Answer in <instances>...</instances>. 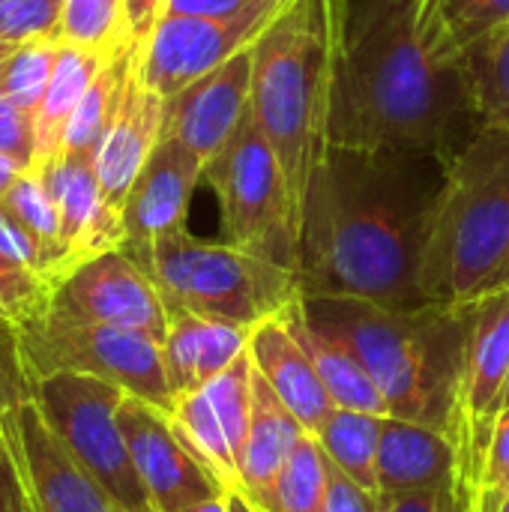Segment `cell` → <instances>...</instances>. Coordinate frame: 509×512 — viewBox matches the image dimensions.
<instances>
[{
    "label": "cell",
    "mask_w": 509,
    "mask_h": 512,
    "mask_svg": "<svg viewBox=\"0 0 509 512\" xmlns=\"http://www.w3.org/2000/svg\"><path fill=\"white\" fill-rule=\"evenodd\" d=\"M396 150L330 147L303 207L300 291L420 306L429 219L444 168Z\"/></svg>",
    "instance_id": "6da1fadb"
},
{
    "label": "cell",
    "mask_w": 509,
    "mask_h": 512,
    "mask_svg": "<svg viewBox=\"0 0 509 512\" xmlns=\"http://www.w3.org/2000/svg\"><path fill=\"white\" fill-rule=\"evenodd\" d=\"M480 126L462 63L420 42L414 0L348 3L333 147L414 153L447 168Z\"/></svg>",
    "instance_id": "7a4b0ae2"
},
{
    "label": "cell",
    "mask_w": 509,
    "mask_h": 512,
    "mask_svg": "<svg viewBox=\"0 0 509 512\" xmlns=\"http://www.w3.org/2000/svg\"><path fill=\"white\" fill-rule=\"evenodd\" d=\"M306 321L339 339L372 375L390 417L453 435L477 303L381 306L360 297H300Z\"/></svg>",
    "instance_id": "3957f363"
},
{
    "label": "cell",
    "mask_w": 509,
    "mask_h": 512,
    "mask_svg": "<svg viewBox=\"0 0 509 512\" xmlns=\"http://www.w3.org/2000/svg\"><path fill=\"white\" fill-rule=\"evenodd\" d=\"M348 3L291 0L252 48V117L282 162L300 216L333 147L330 126Z\"/></svg>",
    "instance_id": "277c9868"
},
{
    "label": "cell",
    "mask_w": 509,
    "mask_h": 512,
    "mask_svg": "<svg viewBox=\"0 0 509 512\" xmlns=\"http://www.w3.org/2000/svg\"><path fill=\"white\" fill-rule=\"evenodd\" d=\"M509 255V132L480 126L444 168L423 258L429 303H471Z\"/></svg>",
    "instance_id": "5b68a950"
},
{
    "label": "cell",
    "mask_w": 509,
    "mask_h": 512,
    "mask_svg": "<svg viewBox=\"0 0 509 512\" xmlns=\"http://www.w3.org/2000/svg\"><path fill=\"white\" fill-rule=\"evenodd\" d=\"M135 261L156 282L168 315L192 312L252 330L303 297L294 270L231 243L201 240L189 228L153 243Z\"/></svg>",
    "instance_id": "8992f818"
},
{
    "label": "cell",
    "mask_w": 509,
    "mask_h": 512,
    "mask_svg": "<svg viewBox=\"0 0 509 512\" xmlns=\"http://www.w3.org/2000/svg\"><path fill=\"white\" fill-rule=\"evenodd\" d=\"M204 180L219 198L225 243L297 273L303 216L252 108L234 138L204 168Z\"/></svg>",
    "instance_id": "52a82bcc"
},
{
    "label": "cell",
    "mask_w": 509,
    "mask_h": 512,
    "mask_svg": "<svg viewBox=\"0 0 509 512\" xmlns=\"http://www.w3.org/2000/svg\"><path fill=\"white\" fill-rule=\"evenodd\" d=\"M15 348L30 387L51 375H87L117 384L168 417L177 405L162 363V342L153 336L45 312L15 327Z\"/></svg>",
    "instance_id": "ba28073f"
},
{
    "label": "cell",
    "mask_w": 509,
    "mask_h": 512,
    "mask_svg": "<svg viewBox=\"0 0 509 512\" xmlns=\"http://www.w3.org/2000/svg\"><path fill=\"white\" fill-rule=\"evenodd\" d=\"M126 396L117 384L87 375H51L33 384L42 420L108 498L123 512H156L117 423Z\"/></svg>",
    "instance_id": "9c48e42d"
},
{
    "label": "cell",
    "mask_w": 509,
    "mask_h": 512,
    "mask_svg": "<svg viewBox=\"0 0 509 512\" xmlns=\"http://www.w3.org/2000/svg\"><path fill=\"white\" fill-rule=\"evenodd\" d=\"M288 3L291 0H255L231 15L165 12L144 48L135 51L138 78L168 102L198 78L255 48Z\"/></svg>",
    "instance_id": "30bf717a"
},
{
    "label": "cell",
    "mask_w": 509,
    "mask_h": 512,
    "mask_svg": "<svg viewBox=\"0 0 509 512\" xmlns=\"http://www.w3.org/2000/svg\"><path fill=\"white\" fill-rule=\"evenodd\" d=\"M474 303V327L468 339L456 426L450 441L459 456L462 486L477 504L492 429L501 414V399L509 378V288L483 294Z\"/></svg>",
    "instance_id": "8fae6325"
},
{
    "label": "cell",
    "mask_w": 509,
    "mask_h": 512,
    "mask_svg": "<svg viewBox=\"0 0 509 512\" xmlns=\"http://www.w3.org/2000/svg\"><path fill=\"white\" fill-rule=\"evenodd\" d=\"M48 312L69 321L135 330L156 342H165L168 333V306L156 282L123 249L93 255L72 267L54 285Z\"/></svg>",
    "instance_id": "7c38bea8"
},
{
    "label": "cell",
    "mask_w": 509,
    "mask_h": 512,
    "mask_svg": "<svg viewBox=\"0 0 509 512\" xmlns=\"http://www.w3.org/2000/svg\"><path fill=\"white\" fill-rule=\"evenodd\" d=\"M0 426L12 450L27 512H123L57 441L33 399L6 408Z\"/></svg>",
    "instance_id": "4fadbf2b"
},
{
    "label": "cell",
    "mask_w": 509,
    "mask_h": 512,
    "mask_svg": "<svg viewBox=\"0 0 509 512\" xmlns=\"http://www.w3.org/2000/svg\"><path fill=\"white\" fill-rule=\"evenodd\" d=\"M117 423L153 510L180 512L195 501L225 495V486L183 447L165 411L126 396Z\"/></svg>",
    "instance_id": "5bb4252c"
},
{
    "label": "cell",
    "mask_w": 509,
    "mask_h": 512,
    "mask_svg": "<svg viewBox=\"0 0 509 512\" xmlns=\"http://www.w3.org/2000/svg\"><path fill=\"white\" fill-rule=\"evenodd\" d=\"M204 168L207 165L180 141L159 138L123 204L126 255L138 258L153 243L186 231L189 204L204 180Z\"/></svg>",
    "instance_id": "9a60e30c"
},
{
    "label": "cell",
    "mask_w": 509,
    "mask_h": 512,
    "mask_svg": "<svg viewBox=\"0 0 509 512\" xmlns=\"http://www.w3.org/2000/svg\"><path fill=\"white\" fill-rule=\"evenodd\" d=\"M252 108V48L165 102L162 138L180 141L204 165L234 138Z\"/></svg>",
    "instance_id": "2e32d148"
},
{
    "label": "cell",
    "mask_w": 509,
    "mask_h": 512,
    "mask_svg": "<svg viewBox=\"0 0 509 512\" xmlns=\"http://www.w3.org/2000/svg\"><path fill=\"white\" fill-rule=\"evenodd\" d=\"M36 171L45 177L51 198L57 204L60 240L69 270L93 255L123 249L126 243L123 213L111 207L108 198L102 195L93 156L60 153Z\"/></svg>",
    "instance_id": "e0dca14e"
},
{
    "label": "cell",
    "mask_w": 509,
    "mask_h": 512,
    "mask_svg": "<svg viewBox=\"0 0 509 512\" xmlns=\"http://www.w3.org/2000/svg\"><path fill=\"white\" fill-rule=\"evenodd\" d=\"M162 123H165V99L156 96L150 87H144V81L138 78V63H132L120 108L93 159L102 195L120 213L135 177L141 174L144 162L150 159L153 147L162 138Z\"/></svg>",
    "instance_id": "ac0fdd59"
},
{
    "label": "cell",
    "mask_w": 509,
    "mask_h": 512,
    "mask_svg": "<svg viewBox=\"0 0 509 512\" xmlns=\"http://www.w3.org/2000/svg\"><path fill=\"white\" fill-rule=\"evenodd\" d=\"M249 357L255 372L270 384V390L282 399V405L300 420L306 435H315L324 420L333 414L336 402L330 399L324 381L318 378L309 354L288 330L285 318H267L252 327Z\"/></svg>",
    "instance_id": "d6986e66"
},
{
    "label": "cell",
    "mask_w": 509,
    "mask_h": 512,
    "mask_svg": "<svg viewBox=\"0 0 509 512\" xmlns=\"http://www.w3.org/2000/svg\"><path fill=\"white\" fill-rule=\"evenodd\" d=\"M456 486H462V474L450 435L411 420H384L378 444V495L438 492Z\"/></svg>",
    "instance_id": "ffe728a7"
},
{
    "label": "cell",
    "mask_w": 509,
    "mask_h": 512,
    "mask_svg": "<svg viewBox=\"0 0 509 512\" xmlns=\"http://www.w3.org/2000/svg\"><path fill=\"white\" fill-rule=\"evenodd\" d=\"M252 330L210 321L192 312H171L162 342V363L174 402L219 378L246 348Z\"/></svg>",
    "instance_id": "44dd1931"
},
{
    "label": "cell",
    "mask_w": 509,
    "mask_h": 512,
    "mask_svg": "<svg viewBox=\"0 0 509 512\" xmlns=\"http://www.w3.org/2000/svg\"><path fill=\"white\" fill-rule=\"evenodd\" d=\"M306 429L300 420L282 405V399L270 390V384L255 372L252 378V420L243 447V486L240 495L246 501H261L273 492L279 474L285 471L291 453L297 450Z\"/></svg>",
    "instance_id": "7402d4cb"
},
{
    "label": "cell",
    "mask_w": 509,
    "mask_h": 512,
    "mask_svg": "<svg viewBox=\"0 0 509 512\" xmlns=\"http://www.w3.org/2000/svg\"><path fill=\"white\" fill-rule=\"evenodd\" d=\"M288 330L297 336V342L303 345V351L309 354L318 378L324 381L330 399L336 402V408H351V411H366V414H378V417H390L387 402L381 396V390L375 387L372 375L363 369V363L333 336L315 330L306 315L300 300L291 303L282 312Z\"/></svg>",
    "instance_id": "603a6c76"
},
{
    "label": "cell",
    "mask_w": 509,
    "mask_h": 512,
    "mask_svg": "<svg viewBox=\"0 0 509 512\" xmlns=\"http://www.w3.org/2000/svg\"><path fill=\"white\" fill-rule=\"evenodd\" d=\"M420 42L447 63H462L489 33L509 24V0H414Z\"/></svg>",
    "instance_id": "cb8c5ba5"
},
{
    "label": "cell",
    "mask_w": 509,
    "mask_h": 512,
    "mask_svg": "<svg viewBox=\"0 0 509 512\" xmlns=\"http://www.w3.org/2000/svg\"><path fill=\"white\" fill-rule=\"evenodd\" d=\"M105 60H111V57H99V54H90L84 48L60 42L48 90H45L36 114H33V132H36L33 168H42L45 162L60 156L66 126H69L81 96L87 93V87L93 84V78L105 66Z\"/></svg>",
    "instance_id": "d4e9b609"
},
{
    "label": "cell",
    "mask_w": 509,
    "mask_h": 512,
    "mask_svg": "<svg viewBox=\"0 0 509 512\" xmlns=\"http://www.w3.org/2000/svg\"><path fill=\"white\" fill-rule=\"evenodd\" d=\"M384 420L387 417L366 411L333 408V414L315 432V441L324 450L327 462L372 495H378V444Z\"/></svg>",
    "instance_id": "484cf974"
},
{
    "label": "cell",
    "mask_w": 509,
    "mask_h": 512,
    "mask_svg": "<svg viewBox=\"0 0 509 512\" xmlns=\"http://www.w3.org/2000/svg\"><path fill=\"white\" fill-rule=\"evenodd\" d=\"M132 63H135V48L105 60V66L99 69V75L93 78V84L81 96V102H78L69 126H66L60 153L93 156L96 159V150H99L108 126H111V120H114V114L120 108L123 87H126L129 72H132Z\"/></svg>",
    "instance_id": "4316f807"
},
{
    "label": "cell",
    "mask_w": 509,
    "mask_h": 512,
    "mask_svg": "<svg viewBox=\"0 0 509 512\" xmlns=\"http://www.w3.org/2000/svg\"><path fill=\"white\" fill-rule=\"evenodd\" d=\"M462 69L480 123L509 132V24L468 48Z\"/></svg>",
    "instance_id": "83f0119b"
},
{
    "label": "cell",
    "mask_w": 509,
    "mask_h": 512,
    "mask_svg": "<svg viewBox=\"0 0 509 512\" xmlns=\"http://www.w3.org/2000/svg\"><path fill=\"white\" fill-rule=\"evenodd\" d=\"M57 39L99 57L132 51L126 0H63Z\"/></svg>",
    "instance_id": "f1b7e54d"
},
{
    "label": "cell",
    "mask_w": 509,
    "mask_h": 512,
    "mask_svg": "<svg viewBox=\"0 0 509 512\" xmlns=\"http://www.w3.org/2000/svg\"><path fill=\"white\" fill-rule=\"evenodd\" d=\"M327 456L315 435H303L279 474L273 492L261 501H249L258 512H330L327 507Z\"/></svg>",
    "instance_id": "f546056e"
},
{
    "label": "cell",
    "mask_w": 509,
    "mask_h": 512,
    "mask_svg": "<svg viewBox=\"0 0 509 512\" xmlns=\"http://www.w3.org/2000/svg\"><path fill=\"white\" fill-rule=\"evenodd\" d=\"M9 216L42 246L51 252V258L57 261L60 279L66 276V252H63V240H60V213L57 204L51 198V189L45 183V177L36 168H27L18 174V180L9 186V192L0 201Z\"/></svg>",
    "instance_id": "4dcf8cb0"
},
{
    "label": "cell",
    "mask_w": 509,
    "mask_h": 512,
    "mask_svg": "<svg viewBox=\"0 0 509 512\" xmlns=\"http://www.w3.org/2000/svg\"><path fill=\"white\" fill-rule=\"evenodd\" d=\"M57 51H60V39H39V42L18 45L0 63V93L12 99L18 108H24L27 114H36L48 90Z\"/></svg>",
    "instance_id": "1f68e13d"
},
{
    "label": "cell",
    "mask_w": 509,
    "mask_h": 512,
    "mask_svg": "<svg viewBox=\"0 0 509 512\" xmlns=\"http://www.w3.org/2000/svg\"><path fill=\"white\" fill-rule=\"evenodd\" d=\"M54 285L0 252V327H21L51 309Z\"/></svg>",
    "instance_id": "d6a6232c"
},
{
    "label": "cell",
    "mask_w": 509,
    "mask_h": 512,
    "mask_svg": "<svg viewBox=\"0 0 509 512\" xmlns=\"http://www.w3.org/2000/svg\"><path fill=\"white\" fill-rule=\"evenodd\" d=\"M63 0H0V39L27 45L57 39Z\"/></svg>",
    "instance_id": "836d02e7"
},
{
    "label": "cell",
    "mask_w": 509,
    "mask_h": 512,
    "mask_svg": "<svg viewBox=\"0 0 509 512\" xmlns=\"http://www.w3.org/2000/svg\"><path fill=\"white\" fill-rule=\"evenodd\" d=\"M509 498V405L501 411L492 429L480 495H477V512H495Z\"/></svg>",
    "instance_id": "e575fe53"
},
{
    "label": "cell",
    "mask_w": 509,
    "mask_h": 512,
    "mask_svg": "<svg viewBox=\"0 0 509 512\" xmlns=\"http://www.w3.org/2000/svg\"><path fill=\"white\" fill-rule=\"evenodd\" d=\"M0 252H3L6 258H12V261L30 267L33 273L45 276L51 285L60 282V270H57V261L51 258V252L42 249V246H39V243H36V240L9 216V210H6L3 204H0Z\"/></svg>",
    "instance_id": "d590c367"
},
{
    "label": "cell",
    "mask_w": 509,
    "mask_h": 512,
    "mask_svg": "<svg viewBox=\"0 0 509 512\" xmlns=\"http://www.w3.org/2000/svg\"><path fill=\"white\" fill-rule=\"evenodd\" d=\"M0 153L18 162L21 168H33L36 162V132L33 114L18 108L12 99L0 93Z\"/></svg>",
    "instance_id": "8d00e7d4"
},
{
    "label": "cell",
    "mask_w": 509,
    "mask_h": 512,
    "mask_svg": "<svg viewBox=\"0 0 509 512\" xmlns=\"http://www.w3.org/2000/svg\"><path fill=\"white\" fill-rule=\"evenodd\" d=\"M378 512H477V504L462 486H456L438 492L378 495Z\"/></svg>",
    "instance_id": "74e56055"
},
{
    "label": "cell",
    "mask_w": 509,
    "mask_h": 512,
    "mask_svg": "<svg viewBox=\"0 0 509 512\" xmlns=\"http://www.w3.org/2000/svg\"><path fill=\"white\" fill-rule=\"evenodd\" d=\"M330 465V462H327ZM327 507L330 512H378V495L360 489L333 465L327 471Z\"/></svg>",
    "instance_id": "f35d334b"
},
{
    "label": "cell",
    "mask_w": 509,
    "mask_h": 512,
    "mask_svg": "<svg viewBox=\"0 0 509 512\" xmlns=\"http://www.w3.org/2000/svg\"><path fill=\"white\" fill-rule=\"evenodd\" d=\"M165 3L168 0H126V18H129V33H132L135 51L144 48V42L150 39L153 27L165 15Z\"/></svg>",
    "instance_id": "ab89813d"
},
{
    "label": "cell",
    "mask_w": 509,
    "mask_h": 512,
    "mask_svg": "<svg viewBox=\"0 0 509 512\" xmlns=\"http://www.w3.org/2000/svg\"><path fill=\"white\" fill-rule=\"evenodd\" d=\"M0 512H27L21 480L12 462V450L6 444L3 426H0Z\"/></svg>",
    "instance_id": "60d3db41"
},
{
    "label": "cell",
    "mask_w": 509,
    "mask_h": 512,
    "mask_svg": "<svg viewBox=\"0 0 509 512\" xmlns=\"http://www.w3.org/2000/svg\"><path fill=\"white\" fill-rule=\"evenodd\" d=\"M255 0H168L165 12L177 15H231L246 9Z\"/></svg>",
    "instance_id": "b9f144b4"
},
{
    "label": "cell",
    "mask_w": 509,
    "mask_h": 512,
    "mask_svg": "<svg viewBox=\"0 0 509 512\" xmlns=\"http://www.w3.org/2000/svg\"><path fill=\"white\" fill-rule=\"evenodd\" d=\"M21 171H27V168H21L18 162H12L9 156H3V153H0V201H3V195L9 192V186L18 180V174H21Z\"/></svg>",
    "instance_id": "7bdbcfd3"
},
{
    "label": "cell",
    "mask_w": 509,
    "mask_h": 512,
    "mask_svg": "<svg viewBox=\"0 0 509 512\" xmlns=\"http://www.w3.org/2000/svg\"><path fill=\"white\" fill-rule=\"evenodd\" d=\"M180 512H231V501H228V492H225V495H213V498L195 501V504L183 507Z\"/></svg>",
    "instance_id": "ee69618b"
},
{
    "label": "cell",
    "mask_w": 509,
    "mask_h": 512,
    "mask_svg": "<svg viewBox=\"0 0 509 512\" xmlns=\"http://www.w3.org/2000/svg\"><path fill=\"white\" fill-rule=\"evenodd\" d=\"M504 288H509V255L504 258V261H501V267H498V270L492 273V279H489V282L483 285V294H492V291H504ZM483 294H480V297H483ZM480 297H477V300H480Z\"/></svg>",
    "instance_id": "f6af8a7d"
},
{
    "label": "cell",
    "mask_w": 509,
    "mask_h": 512,
    "mask_svg": "<svg viewBox=\"0 0 509 512\" xmlns=\"http://www.w3.org/2000/svg\"><path fill=\"white\" fill-rule=\"evenodd\" d=\"M228 501H231V512H258L240 492H228Z\"/></svg>",
    "instance_id": "bcb514c9"
},
{
    "label": "cell",
    "mask_w": 509,
    "mask_h": 512,
    "mask_svg": "<svg viewBox=\"0 0 509 512\" xmlns=\"http://www.w3.org/2000/svg\"><path fill=\"white\" fill-rule=\"evenodd\" d=\"M15 48H18V45H9V42H3V39H0V63H3V60H6V57L15 51Z\"/></svg>",
    "instance_id": "7dc6e473"
},
{
    "label": "cell",
    "mask_w": 509,
    "mask_h": 512,
    "mask_svg": "<svg viewBox=\"0 0 509 512\" xmlns=\"http://www.w3.org/2000/svg\"><path fill=\"white\" fill-rule=\"evenodd\" d=\"M507 405H509V378H507V387H504V399H501V411H504ZM498 417H501V414H498Z\"/></svg>",
    "instance_id": "c3c4849f"
},
{
    "label": "cell",
    "mask_w": 509,
    "mask_h": 512,
    "mask_svg": "<svg viewBox=\"0 0 509 512\" xmlns=\"http://www.w3.org/2000/svg\"><path fill=\"white\" fill-rule=\"evenodd\" d=\"M495 512H509V498H507V501H504V504H501V507H498V510H495Z\"/></svg>",
    "instance_id": "681fc988"
}]
</instances>
